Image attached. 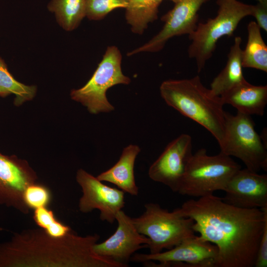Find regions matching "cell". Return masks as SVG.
I'll list each match as a JSON object with an SVG mask.
<instances>
[{"label": "cell", "instance_id": "obj_1", "mask_svg": "<svg viewBox=\"0 0 267 267\" xmlns=\"http://www.w3.org/2000/svg\"><path fill=\"white\" fill-rule=\"evenodd\" d=\"M177 209L193 219L195 232L217 247V267H255L267 208H238L212 194L187 200Z\"/></svg>", "mask_w": 267, "mask_h": 267}, {"label": "cell", "instance_id": "obj_2", "mask_svg": "<svg viewBox=\"0 0 267 267\" xmlns=\"http://www.w3.org/2000/svg\"><path fill=\"white\" fill-rule=\"evenodd\" d=\"M97 234L79 236L73 230L55 238L43 229L15 233L0 244V267H123L95 253Z\"/></svg>", "mask_w": 267, "mask_h": 267}, {"label": "cell", "instance_id": "obj_3", "mask_svg": "<svg viewBox=\"0 0 267 267\" xmlns=\"http://www.w3.org/2000/svg\"><path fill=\"white\" fill-rule=\"evenodd\" d=\"M160 92L169 106L204 127L221 146L224 134V104L220 96L203 85L198 75L165 81Z\"/></svg>", "mask_w": 267, "mask_h": 267}, {"label": "cell", "instance_id": "obj_4", "mask_svg": "<svg viewBox=\"0 0 267 267\" xmlns=\"http://www.w3.org/2000/svg\"><path fill=\"white\" fill-rule=\"evenodd\" d=\"M217 15L205 23H198L195 30L188 35L191 41L188 48L189 58L194 59L198 72L212 57L217 43L222 37L231 36L240 22L252 15L253 5L237 0H217Z\"/></svg>", "mask_w": 267, "mask_h": 267}, {"label": "cell", "instance_id": "obj_5", "mask_svg": "<svg viewBox=\"0 0 267 267\" xmlns=\"http://www.w3.org/2000/svg\"><path fill=\"white\" fill-rule=\"evenodd\" d=\"M241 168L230 156L222 152L210 156L206 149H200L189 159L177 192L201 197L224 191L230 179Z\"/></svg>", "mask_w": 267, "mask_h": 267}, {"label": "cell", "instance_id": "obj_6", "mask_svg": "<svg viewBox=\"0 0 267 267\" xmlns=\"http://www.w3.org/2000/svg\"><path fill=\"white\" fill-rule=\"evenodd\" d=\"M144 208L143 214L132 220L137 231L149 238V253L171 249L195 235L194 221L181 215L177 208L169 212L154 203L145 204Z\"/></svg>", "mask_w": 267, "mask_h": 267}, {"label": "cell", "instance_id": "obj_7", "mask_svg": "<svg viewBox=\"0 0 267 267\" xmlns=\"http://www.w3.org/2000/svg\"><path fill=\"white\" fill-rule=\"evenodd\" d=\"M122 59L121 53L117 46H108L90 79L82 88L72 89L71 98L86 107L91 114L114 110L107 98V91L115 85H128L131 81L122 72Z\"/></svg>", "mask_w": 267, "mask_h": 267}, {"label": "cell", "instance_id": "obj_8", "mask_svg": "<svg viewBox=\"0 0 267 267\" xmlns=\"http://www.w3.org/2000/svg\"><path fill=\"white\" fill-rule=\"evenodd\" d=\"M251 116L237 112L235 115L225 111L224 134L221 152L234 156L248 169L258 173L267 170V146L256 132Z\"/></svg>", "mask_w": 267, "mask_h": 267}, {"label": "cell", "instance_id": "obj_9", "mask_svg": "<svg viewBox=\"0 0 267 267\" xmlns=\"http://www.w3.org/2000/svg\"><path fill=\"white\" fill-rule=\"evenodd\" d=\"M218 250L214 244L194 235L184 239L171 249L156 254H134L130 261L151 263L155 267H217Z\"/></svg>", "mask_w": 267, "mask_h": 267}, {"label": "cell", "instance_id": "obj_10", "mask_svg": "<svg viewBox=\"0 0 267 267\" xmlns=\"http://www.w3.org/2000/svg\"><path fill=\"white\" fill-rule=\"evenodd\" d=\"M209 0H181L176 3L174 7L161 17L164 24L160 31L145 44L128 52L127 55L159 51L172 38L191 33L198 23L199 10Z\"/></svg>", "mask_w": 267, "mask_h": 267}, {"label": "cell", "instance_id": "obj_11", "mask_svg": "<svg viewBox=\"0 0 267 267\" xmlns=\"http://www.w3.org/2000/svg\"><path fill=\"white\" fill-rule=\"evenodd\" d=\"M76 178L83 192L79 202V210L88 213L97 209L102 221L110 223L116 221L117 214L125 206L124 192L104 184L82 169L77 171Z\"/></svg>", "mask_w": 267, "mask_h": 267}, {"label": "cell", "instance_id": "obj_12", "mask_svg": "<svg viewBox=\"0 0 267 267\" xmlns=\"http://www.w3.org/2000/svg\"><path fill=\"white\" fill-rule=\"evenodd\" d=\"M37 179L36 173L26 160L0 153V205L28 214L30 209L25 202L24 193Z\"/></svg>", "mask_w": 267, "mask_h": 267}, {"label": "cell", "instance_id": "obj_13", "mask_svg": "<svg viewBox=\"0 0 267 267\" xmlns=\"http://www.w3.org/2000/svg\"><path fill=\"white\" fill-rule=\"evenodd\" d=\"M117 227L115 232L101 243H96L93 250L99 256L128 266L131 257L142 248H147L149 238L136 229L132 218L122 210L116 215Z\"/></svg>", "mask_w": 267, "mask_h": 267}, {"label": "cell", "instance_id": "obj_14", "mask_svg": "<svg viewBox=\"0 0 267 267\" xmlns=\"http://www.w3.org/2000/svg\"><path fill=\"white\" fill-rule=\"evenodd\" d=\"M192 138L183 134L170 142L148 170L149 178L178 192L187 162L192 155Z\"/></svg>", "mask_w": 267, "mask_h": 267}, {"label": "cell", "instance_id": "obj_15", "mask_svg": "<svg viewBox=\"0 0 267 267\" xmlns=\"http://www.w3.org/2000/svg\"><path fill=\"white\" fill-rule=\"evenodd\" d=\"M223 201L245 209L267 208V175L247 168L239 169L228 182Z\"/></svg>", "mask_w": 267, "mask_h": 267}, {"label": "cell", "instance_id": "obj_16", "mask_svg": "<svg viewBox=\"0 0 267 267\" xmlns=\"http://www.w3.org/2000/svg\"><path fill=\"white\" fill-rule=\"evenodd\" d=\"M224 105L248 115L263 116L267 103V86H255L246 80L220 96Z\"/></svg>", "mask_w": 267, "mask_h": 267}, {"label": "cell", "instance_id": "obj_17", "mask_svg": "<svg viewBox=\"0 0 267 267\" xmlns=\"http://www.w3.org/2000/svg\"><path fill=\"white\" fill-rule=\"evenodd\" d=\"M140 152V147L130 144L124 148L117 162L96 177L101 181L111 183L128 194L136 196L139 193L135 183L134 167L136 158Z\"/></svg>", "mask_w": 267, "mask_h": 267}, {"label": "cell", "instance_id": "obj_18", "mask_svg": "<svg viewBox=\"0 0 267 267\" xmlns=\"http://www.w3.org/2000/svg\"><path fill=\"white\" fill-rule=\"evenodd\" d=\"M242 39L236 37L227 56L224 68L213 79L210 89L216 95L221 96L245 80L243 73Z\"/></svg>", "mask_w": 267, "mask_h": 267}, {"label": "cell", "instance_id": "obj_19", "mask_svg": "<svg viewBox=\"0 0 267 267\" xmlns=\"http://www.w3.org/2000/svg\"><path fill=\"white\" fill-rule=\"evenodd\" d=\"M163 0H128L125 19L132 32L142 35L148 24L158 18L159 7Z\"/></svg>", "mask_w": 267, "mask_h": 267}, {"label": "cell", "instance_id": "obj_20", "mask_svg": "<svg viewBox=\"0 0 267 267\" xmlns=\"http://www.w3.org/2000/svg\"><path fill=\"white\" fill-rule=\"evenodd\" d=\"M261 30L255 21L248 24L247 42L242 49V66L267 72V46Z\"/></svg>", "mask_w": 267, "mask_h": 267}, {"label": "cell", "instance_id": "obj_21", "mask_svg": "<svg viewBox=\"0 0 267 267\" xmlns=\"http://www.w3.org/2000/svg\"><path fill=\"white\" fill-rule=\"evenodd\" d=\"M47 7L66 31L76 29L86 17V0H51Z\"/></svg>", "mask_w": 267, "mask_h": 267}, {"label": "cell", "instance_id": "obj_22", "mask_svg": "<svg viewBox=\"0 0 267 267\" xmlns=\"http://www.w3.org/2000/svg\"><path fill=\"white\" fill-rule=\"evenodd\" d=\"M37 92V87L26 85L17 81L9 71L4 60L0 56V97L14 94V104L21 105L33 99Z\"/></svg>", "mask_w": 267, "mask_h": 267}, {"label": "cell", "instance_id": "obj_23", "mask_svg": "<svg viewBox=\"0 0 267 267\" xmlns=\"http://www.w3.org/2000/svg\"><path fill=\"white\" fill-rule=\"evenodd\" d=\"M33 219L41 228L53 237H63L72 230L70 226L59 221L47 207L34 209Z\"/></svg>", "mask_w": 267, "mask_h": 267}, {"label": "cell", "instance_id": "obj_24", "mask_svg": "<svg viewBox=\"0 0 267 267\" xmlns=\"http://www.w3.org/2000/svg\"><path fill=\"white\" fill-rule=\"evenodd\" d=\"M128 0H86V17L91 20H100L118 8H125Z\"/></svg>", "mask_w": 267, "mask_h": 267}, {"label": "cell", "instance_id": "obj_25", "mask_svg": "<svg viewBox=\"0 0 267 267\" xmlns=\"http://www.w3.org/2000/svg\"><path fill=\"white\" fill-rule=\"evenodd\" d=\"M24 198L28 207L34 210L47 207L51 200V193L46 186L36 182L27 187Z\"/></svg>", "mask_w": 267, "mask_h": 267}, {"label": "cell", "instance_id": "obj_26", "mask_svg": "<svg viewBox=\"0 0 267 267\" xmlns=\"http://www.w3.org/2000/svg\"><path fill=\"white\" fill-rule=\"evenodd\" d=\"M267 266V221L265 222L260 241L255 267Z\"/></svg>", "mask_w": 267, "mask_h": 267}, {"label": "cell", "instance_id": "obj_27", "mask_svg": "<svg viewBox=\"0 0 267 267\" xmlns=\"http://www.w3.org/2000/svg\"><path fill=\"white\" fill-rule=\"evenodd\" d=\"M252 16H253L256 23L261 29L267 31V2L258 3L253 5Z\"/></svg>", "mask_w": 267, "mask_h": 267}, {"label": "cell", "instance_id": "obj_28", "mask_svg": "<svg viewBox=\"0 0 267 267\" xmlns=\"http://www.w3.org/2000/svg\"><path fill=\"white\" fill-rule=\"evenodd\" d=\"M258 2H267V0H256Z\"/></svg>", "mask_w": 267, "mask_h": 267}, {"label": "cell", "instance_id": "obj_29", "mask_svg": "<svg viewBox=\"0 0 267 267\" xmlns=\"http://www.w3.org/2000/svg\"><path fill=\"white\" fill-rule=\"evenodd\" d=\"M171 0V1H173V2H174L175 3H176L179 1L181 0Z\"/></svg>", "mask_w": 267, "mask_h": 267}]
</instances>
